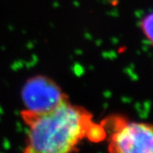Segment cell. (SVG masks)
Wrapping results in <instances>:
<instances>
[{
  "mask_svg": "<svg viewBox=\"0 0 153 153\" xmlns=\"http://www.w3.org/2000/svg\"><path fill=\"white\" fill-rule=\"evenodd\" d=\"M21 115L27 127L25 152H76V146L83 139L99 142L106 134L103 124H96L89 111L71 104L69 99L44 113H33L24 110Z\"/></svg>",
  "mask_w": 153,
  "mask_h": 153,
  "instance_id": "cell-1",
  "label": "cell"
},
{
  "mask_svg": "<svg viewBox=\"0 0 153 153\" xmlns=\"http://www.w3.org/2000/svg\"><path fill=\"white\" fill-rule=\"evenodd\" d=\"M104 125L111 129L108 151L114 153H152V127L144 123L130 122L121 117L106 119Z\"/></svg>",
  "mask_w": 153,
  "mask_h": 153,
  "instance_id": "cell-2",
  "label": "cell"
},
{
  "mask_svg": "<svg viewBox=\"0 0 153 153\" xmlns=\"http://www.w3.org/2000/svg\"><path fill=\"white\" fill-rule=\"evenodd\" d=\"M22 99L25 110L33 113H44L55 108L68 97L51 78L38 75L24 83Z\"/></svg>",
  "mask_w": 153,
  "mask_h": 153,
  "instance_id": "cell-3",
  "label": "cell"
},
{
  "mask_svg": "<svg viewBox=\"0 0 153 153\" xmlns=\"http://www.w3.org/2000/svg\"><path fill=\"white\" fill-rule=\"evenodd\" d=\"M152 14L149 13L148 15L143 17L140 22V29L145 38L150 42V44H152Z\"/></svg>",
  "mask_w": 153,
  "mask_h": 153,
  "instance_id": "cell-4",
  "label": "cell"
}]
</instances>
